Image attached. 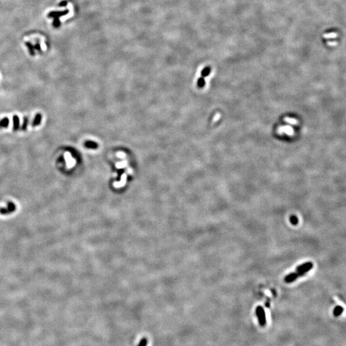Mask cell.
I'll return each mask as SVG.
<instances>
[{"mask_svg": "<svg viewBox=\"0 0 346 346\" xmlns=\"http://www.w3.org/2000/svg\"><path fill=\"white\" fill-rule=\"evenodd\" d=\"M314 267V263L311 262H307L298 266L294 272L290 273L285 277L286 283H290L296 281L299 277L304 276L308 272Z\"/></svg>", "mask_w": 346, "mask_h": 346, "instance_id": "obj_1", "label": "cell"}, {"mask_svg": "<svg viewBox=\"0 0 346 346\" xmlns=\"http://www.w3.org/2000/svg\"><path fill=\"white\" fill-rule=\"evenodd\" d=\"M256 314L257 315L260 325L261 326H265L266 324V313L263 308L258 306L256 309Z\"/></svg>", "mask_w": 346, "mask_h": 346, "instance_id": "obj_2", "label": "cell"}, {"mask_svg": "<svg viewBox=\"0 0 346 346\" xmlns=\"http://www.w3.org/2000/svg\"><path fill=\"white\" fill-rule=\"evenodd\" d=\"M15 209H16L15 204L12 201H9L7 203V208H0V213L2 215L9 214V213L14 212L15 210Z\"/></svg>", "mask_w": 346, "mask_h": 346, "instance_id": "obj_3", "label": "cell"}, {"mask_svg": "<svg viewBox=\"0 0 346 346\" xmlns=\"http://www.w3.org/2000/svg\"><path fill=\"white\" fill-rule=\"evenodd\" d=\"M69 12V9L64 10L63 11H51L48 14L49 18H59L60 17L67 15Z\"/></svg>", "mask_w": 346, "mask_h": 346, "instance_id": "obj_4", "label": "cell"}, {"mask_svg": "<svg viewBox=\"0 0 346 346\" xmlns=\"http://www.w3.org/2000/svg\"><path fill=\"white\" fill-rule=\"evenodd\" d=\"M126 173H124L122 174V176H121V180L120 181H115L114 183V185L115 187L116 188H120L122 187H124L126 184Z\"/></svg>", "mask_w": 346, "mask_h": 346, "instance_id": "obj_5", "label": "cell"}, {"mask_svg": "<svg viewBox=\"0 0 346 346\" xmlns=\"http://www.w3.org/2000/svg\"><path fill=\"white\" fill-rule=\"evenodd\" d=\"M65 158H66V160L67 162V164L68 167H69V168L72 167L75 165V160L71 157V154L69 152H67L66 153Z\"/></svg>", "mask_w": 346, "mask_h": 346, "instance_id": "obj_6", "label": "cell"}, {"mask_svg": "<svg viewBox=\"0 0 346 346\" xmlns=\"http://www.w3.org/2000/svg\"><path fill=\"white\" fill-rule=\"evenodd\" d=\"M13 130L14 131H18L19 129L20 124H19V118L18 115H14L13 116Z\"/></svg>", "mask_w": 346, "mask_h": 346, "instance_id": "obj_7", "label": "cell"}, {"mask_svg": "<svg viewBox=\"0 0 346 346\" xmlns=\"http://www.w3.org/2000/svg\"><path fill=\"white\" fill-rule=\"evenodd\" d=\"M42 121V115L39 113H38L35 115V118H34L33 121L32 122V126L36 127L41 125V122Z\"/></svg>", "mask_w": 346, "mask_h": 346, "instance_id": "obj_8", "label": "cell"}, {"mask_svg": "<svg viewBox=\"0 0 346 346\" xmlns=\"http://www.w3.org/2000/svg\"><path fill=\"white\" fill-rule=\"evenodd\" d=\"M25 45L27 47L28 51H29V53L30 55H31V56H35V48H34V46L30 42H25Z\"/></svg>", "mask_w": 346, "mask_h": 346, "instance_id": "obj_9", "label": "cell"}, {"mask_svg": "<svg viewBox=\"0 0 346 346\" xmlns=\"http://www.w3.org/2000/svg\"><path fill=\"white\" fill-rule=\"evenodd\" d=\"M344 311V308L342 306H336L334 310L333 311V314L334 315L335 317H339L342 314Z\"/></svg>", "mask_w": 346, "mask_h": 346, "instance_id": "obj_10", "label": "cell"}, {"mask_svg": "<svg viewBox=\"0 0 346 346\" xmlns=\"http://www.w3.org/2000/svg\"><path fill=\"white\" fill-rule=\"evenodd\" d=\"M8 125H9V119L8 117H4L1 120H0V128H6Z\"/></svg>", "mask_w": 346, "mask_h": 346, "instance_id": "obj_11", "label": "cell"}, {"mask_svg": "<svg viewBox=\"0 0 346 346\" xmlns=\"http://www.w3.org/2000/svg\"><path fill=\"white\" fill-rule=\"evenodd\" d=\"M28 121H29L28 117H24V119H23V125H22V127H21V130H22L23 131H26L27 130V127L28 125Z\"/></svg>", "mask_w": 346, "mask_h": 346, "instance_id": "obj_12", "label": "cell"}, {"mask_svg": "<svg viewBox=\"0 0 346 346\" xmlns=\"http://www.w3.org/2000/svg\"><path fill=\"white\" fill-rule=\"evenodd\" d=\"M85 146L87 147V148H89L96 149L98 147V145L95 142H91V141H89V142H87L86 143H85Z\"/></svg>", "mask_w": 346, "mask_h": 346, "instance_id": "obj_13", "label": "cell"}, {"mask_svg": "<svg viewBox=\"0 0 346 346\" xmlns=\"http://www.w3.org/2000/svg\"><path fill=\"white\" fill-rule=\"evenodd\" d=\"M290 221L291 224H292L293 225H297L299 223V219L297 217H296V215H292L291 217H290Z\"/></svg>", "mask_w": 346, "mask_h": 346, "instance_id": "obj_14", "label": "cell"}, {"mask_svg": "<svg viewBox=\"0 0 346 346\" xmlns=\"http://www.w3.org/2000/svg\"><path fill=\"white\" fill-rule=\"evenodd\" d=\"M60 24H61V23H60V21L59 18H54V20L53 21V27L57 28L60 27Z\"/></svg>", "mask_w": 346, "mask_h": 346, "instance_id": "obj_15", "label": "cell"}, {"mask_svg": "<svg viewBox=\"0 0 346 346\" xmlns=\"http://www.w3.org/2000/svg\"><path fill=\"white\" fill-rule=\"evenodd\" d=\"M126 163H127V162L126 161L121 162H119V163H117L116 164V167L117 168H119V169L125 167L126 166Z\"/></svg>", "mask_w": 346, "mask_h": 346, "instance_id": "obj_16", "label": "cell"}, {"mask_svg": "<svg viewBox=\"0 0 346 346\" xmlns=\"http://www.w3.org/2000/svg\"><path fill=\"white\" fill-rule=\"evenodd\" d=\"M34 48H35V49L37 50V51H38V52H39L40 53H41L42 49H41V45H40L39 42L37 41V42H36L35 44L34 45Z\"/></svg>", "mask_w": 346, "mask_h": 346, "instance_id": "obj_17", "label": "cell"}, {"mask_svg": "<svg viewBox=\"0 0 346 346\" xmlns=\"http://www.w3.org/2000/svg\"><path fill=\"white\" fill-rule=\"evenodd\" d=\"M147 344H148L147 339L146 338H143L140 342V343L138 345V346H146Z\"/></svg>", "mask_w": 346, "mask_h": 346, "instance_id": "obj_18", "label": "cell"}, {"mask_svg": "<svg viewBox=\"0 0 346 346\" xmlns=\"http://www.w3.org/2000/svg\"><path fill=\"white\" fill-rule=\"evenodd\" d=\"M67 1H62L60 3L58 4V7H66L67 5Z\"/></svg>", "mask_w": 346, "mask_h": 346, "instance_id": "obj_19", "label": "cell"}, {"mask_svg": "<svg viewBox=\"0 0 346 346\" xmlns=\"http://www.w3.org/2000/svg\"><path fill=\"white\" fill-rule=\"evenodd\" d=\"M117 156L120 157V158H123L124 156H125V154L122 153H117Z\"/></svg>", "mask_w": 346, "mask_h": 346, "instance_id": "obj_20", "label": "cell"}]
</instances>
